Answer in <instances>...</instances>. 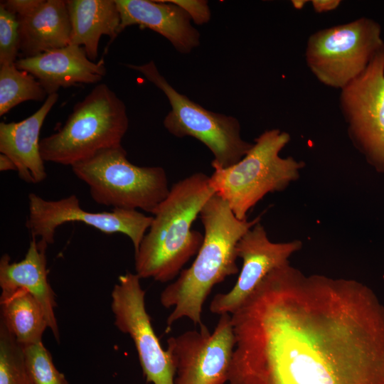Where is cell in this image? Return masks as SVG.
<instances>
[{"instance_id": "8992f818", "label": "cell", "mask_w": 384, "mask_h": 384, "mask_svg": "<svg viewBox=\"0 0 384 384\" xmlns=\"http://www.w3.org/2000/svg\"><path fill=\"white\" fill-rule=\"evenodd\" d=\"M97 203L113 209H142L154 215L170 188L164 168L138 166L122 145L98 151L71 166Z\"/></svg>"}, {"instance_id": "9a60e30c", "label": "cell", "mask_w": 384, "mask_h": 384, "mask_svg": "<svg viewBox=\"0 0 384 384\" xmlns=\"http://www.w3.org/2000/svg\"><path fill=\"white\" fill-rule=\"evenodd\" d=\"M120 14L119 32L137 25L149 28L167 40L181 53H188L200 43V34L191 17L178 6L166 1L115 0Z\"/></svg>"}, {"instance_id": "603a6c76", "label": "cell", "mask_w": 384, "mask_h": 384, "mask_svg": "<svg viewBox=\"0 0 384 384\" xmlns=\"http://www.w3.org/2000/svg\"><path fill=\"white\" fill-rule=\"evenodd\" d=\"M25 363L32 384H70L53 362L43 342L23 346Z\"/></svg>"}, {"instance_id": "4316f807", "label": "cell", "mask_w": 384, "mask_h": 384, "mask_svg": "<svg viewBox=\"0 0 384 384\" xmlns=\"http://www.w3.org/2000/svg\"><path fill=\"white\" fill-rule=\"evenodd\" d=\"M339 0H312L311 4L314 11L322 13L336 9L340 4Z\"/></svg>"}, {"instance_id": "4fadbf2b", "label": "cell", "mask_w": 384, "mask_h": 384, "mask_svg": "<svg viewBox=\"0 0 384 384\" xmlns=\"http://www.w3.org/2000/svg\"><path fill=\"white\" fill-rule=\"evenodd\" d=\"M258 222L249 229L236 245L238 257L242 265L233 288L213 298L212 314H233L252 294L262 280L274 270L289 263V257L302 246L300 240L272 242L265 228Z\"/></svg>"}, {"instance_id": "7c38bea8", "label": "cell", "mask_w": 384, "mask_h": 384, "mask_svg": "<svg viewBox=\"0 0 384 384\" xmlns=\"http://www.w3.org/2000/svg\"><path fill=\"white\" fill-rule=\"evenodd\" d=\"M29 215L26 225L31 237L48 245L55 241L56 229L63 223L78 221L105 233H122L129 237L134 252L149 230L153 217L137 210L112 209L110 212L93 213L80 206L78 198L70 195L57 201H48L38 195H28Z\"/></svg>"}, {"instance_id": "ffe728a7", "label": "cell", "mask_w": 384, "mask_h": 384, "mask_svg": "<svg viewBox=\"0 0 384 384\" xmlns=\"http://www.w3.org/2000/svg\"><path fill=\"white\" fill-rule=\"evenodd\" d=\"M0 309V321L22 346L42 342L48 323L41 306L30 293L22 289L1 290Z\"/></svg>"}, {"instance_id": "7402d4cb", "label": "cell", "mask_w": 384, "mask_h": 384, "mask_svg": "<svg viewBox=\"0 0 384 384\" xmlns=\"http://www.w3.org/2000/svg\"><path fill=\"white\" fill-rule=\"evenodd\" d=\"M0 384H32L23 347L0 321Z\"/></svg>"}, {"instance_id": "8fae6325", "label": "cell", "mask_w": 384, "mask_h": 384, "mask_svg": "<svg viewBox=\"0 0 384 384\" xmlns=\"http://www.w3.org/2000/svg\"><path fill=\"white\" fill-rule=\"evenodd\" d=\"M140 279L130 272L118 277L111 294L114 324L118 330L132 338L148 383L175 384L176 368L154 332Z\"/></svg>"}, {"instance_id": "e0dca14e", "label": "cell", "mask_w": 384, "mask_h": 384, "mask_svg": "<svg viewBox=\"0 0 384 384\" xmlns=\"http://www.w3.org/2000/svg\"><path fill=\"white\" fill-rule=\"evenodd\" d=\"M58 99V92L49 95L43 105L26 119L0 123V152L13 160L20 178L27 183H38L46 178L39 135L47 114Z\"/></svg>"}, {"instance_id": "6da1fadb", "label": "cell", "mask_w": 384, "mask_h": 384, "mask_svg": "<svg viewBox=\"0 0 384 384\" xmlns=\"http://www.w3.org/2000/svg\"><path fill=\"white\" fill-rule=\"evenodd\" d=\"M231 320L229 384H384V306L357 281L287 264Z\"/></svg>"}, {"instance_id": "277c9868", "label": "cell", "mask_w": 384, "mask_h": 384, "mask_svg": "<svg viewBox=\"0 0 384 384\" xmlns=\"http://www.w3.org/2000/svg\"><path fill=\"white\" fill-rule=\"evenodd\" d=\"M290 135L278 129H269L255 139L246 155L235 164L214 170L209 184L239 220L267 193L282 191L299 177L303 161L282 158V149Z\"/></svg>"}, {"instance_id": "44dd1931", "label": "cell", "mask_w": 384, "mask_h": 384, "mask_svg": "<svg viewBox=\"0 0 384 384\" xmlns=\"http://www.w3.org/2000/svg\"><path fill=\"white\" fill-rule=\"evenodd\" d=\"M47 92L32 75L15 64L0 65V116L18 104L45 100Z\"/></svg>"}, {"instance_id": "484cf974", "label": "cell", "mask_w": 384, "mask_h": 384, "mask_svg": "<svg viewBox=\"0 0 384 384\" xmlns=\"http://www.w3.org/2000/svg\"><path fill=\"white\" fill-rule=\"evenodd\" d=\"M44 0H7L1 1L10 11L17 17L25 16L37 9Z\"/></svg>"}, {"instance_id": "5bb4252c", "label": "cell", "mask_w": 384, "mask_h": 384, "mask_svg": "<svg viewBox=\"0 0 384 384\" xmlns=\"http://www.w3.org/2000/svg\"><path fill=\"white\" fill-rule=\"evenodd\" d=\"M15 65L36 78L48 95L57 93L61 87L99 82L107 72L102 59L92 61L83 47L71 43L33 57L19 58Z\"/></svg>"}, {"instance_id": "ba28073f", "label": "cell", "mask_w": 384, "mask_h": 384, "mask_svg": "<svg viewBox=\"0 0 384 384\" xmlns=\"http://www.w3.org/2000/svg\"><path fill=\"white\" fill-rule=\"evenodd\" d=\"M383 46L380 24L361 18L312 33L305 60L319 82L341 90L364 71Z\"/></svg>"}, {"instance_id": "d4e9b609", "label": "cell", "mask_w": 384, "mask_h": 384, "mask_svg": "<svg viewBox=\"0 0 384 384\" xmlns=\"http://www.w3.org/2000/svg\"><path fill=\"white\" fill-rule=\"evenodd\" d=\"M183 9L197 24L209 21L210 11L208 2L202 0H168Z\"/></svg>"}, {"instance_id": "83f0119b", "label": "cell", "mask_w": 384, "mask_h": 384, "mask_svg": "<svg viewBox=\"0 0 384 384\" xmlns=\"http://www.w3.org/2000/svg\"><path fill=\"white\" fill-rule=\"evenodd\" d=\"M0 171H17L16 166L13 160L4 154L0 155Z\"/></svg>"}, {"instance_id": "f1b7e54d", "label": "cell", "mask_w": 384, "mask_h": 384, "mask_svg": "<svg viewBox=\"0 0 384 384\" xmlns=\"http://www.w3.org/2000/svg\"><path fill=\"white\" fill-rule=\"evenodd\" d=\"M292 4L294 6V7L297 9H301L303 8V6H304V4H306V1H304V0H295V1H292Z\"/></svg>"}, {"instance_id": "7a4b0ae2", "label": "cell", "mask_w": 384, "mask_h": 384, "mask_svg": "<svg viewBox=\"0 0 384 384\" xmlns=\"http://www.w3.org/2000/svg\"><path fill=\"white\" fill-rule=\"evenodd\" d=\"M200 217L205 233L195 260L160 295L164 307L174 308L166 320L168 326L182 318L199 326L203 324L201 315L207 297L214 286L239 272L236 245L260 221V216L252 220L238 219L228 204L215 193L203 207Z\"/></svg>"}, {"instance_id": "2e32d148", "label": "cell", "mask_w": 384, "mask_h": 384, "mask_svg": "<svg viewBox=\"0 0 384 384\" xmlns=\"http://www.w3.org/2000/svg\"><path fill=\"white\" fill-rule=\"evenodd\" d=\"M48 245L31 237L25 257L20 262H11L9 255H3L0 260V287L1 290L22 289L30 293L41 306L49 329L60 342L55 314V294L49 283L46 268Z\"/></svg>"}, {"instance_id": "ac0fdd59", "label": "cell", "mask_w": 384, "mask_h": 384, "mask_svg": "<svg viewBox=\"0 0 384 384\" xmlns=\"http://www.w3.org/2000/svg\"><path fill=\"white\" fill-rule=\"evenodd\" d=\"M18 19L20 58L70 44L71 23L66 1H43L34 11Z\"/></svg>"}, {"instance_id": "9c48e42d", "label": "cell", "mask_w": 384, "mask_h": 384, "mask_svg": "<svg viewBox=\"0 0 384 384\" xmlns=\"http://www.w3.org/2000/svg\"><path fill=\"white\" fill-rule=\"evenodd\" d=\"M339 105L353 144L384 173V46L364 71L341 90Z\"/></svg>"}, {"instance_id": "5b68a950", "label": "cell", "mask_w": 384, "mask_h": 384, "mask_svg": "<svg viewBox=\"0 0 384 384\" xmlns=\"http://www.w3.org/2000/svg\"><path fill=\"white\" fill-rule=\"evenodd\" d=\"M129 127L123 101L104 83L97 85L73 107L64 124L42 139L44 161L72 166L100 151L122 145Z\"/></svg>"}, {"instance_id": "30bf717a", "label": "cell", "mask_w": 384, "mask_h": 384, "mask_svg": "<svg viewBox=\"0 0 384 384\" xmlns=\"http://www.w3.org/2000/svg\"><path fill=\"white\" fill-rule=\"evenodd\" d=\"M199 327L166 341L176 368L174 383L225 384L235 346L231 315H220L212 333L204 324Z\"/></svg>"}, {"instance_id": "3957f363", "label": "cell", "mask_w": 384, "mask_h": 384, "mask_svg": "<svg viewBox=\"0 0 384 384\" xmlns=\"http://www.w3.org/2000/svg\"><path fill=\"white\" fill-rule=\"evenodd\" d=\"M214 194L209 176L201 172L193 174L170 188L134 252L135 273L141 279L167 282L178 276L203 244L204 235L191 228Z\"/></svg>"}, {"instance_id": "52a82bcc", "label": "cell", "mask_w": 384, "mask_h": 384, "mask_svg": "<svg viewBox=\"0 0 384 384\" xmlns=\"http://www.w3.org/2000/svg\"><path fill=\"white\" fill-rule=\"evenodd\" d=\"M127 66L143 75L166 96L171 110L164 119L166 130L177 137L190 136L206 145L213 155L214 170L228 168L240 161L252 144L240 136L238 120L232 116L208 110L177 92L161 75L153 60Z\"/></svg>"}, {"instance_id": "cb8c5ba5", "label": "cell", "mask_w": 384, "mask_h": 384, "mask_svg": "<svg viewBox=\"0 0 384 384\" xmlns=\"http://www.w3.org/2000/svg\"><path fill=\"white\" fill-rule=\"evenodd\" d=\"M19 55L17 16L0 3V65L15 64Z\"/></svg>"}, {"instance_id": "d6986e66", "label": "cell", "mask_w": 384, "mask_h": 384, "mask_svg": "<svg viewBox=\"0 0 384 384\" xmlns=\"http://www.w3.org/2000/svg\"><path fill=\"white\" fill-rule=\"evenodd\" d=\"M71 23L70 43L85 48L89 59L98 56L103 35L112 41L120 33V14L115 0H68Z\"/></svg>"}]
</instances>
